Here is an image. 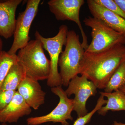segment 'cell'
<instances>
[{"label": "cell", "instance_id": "1", "mask_svg": "<svg viewBox=\"0 0 125 125\" xmlns=\"http://www.w3.org/2000/svg\"><path fill=\"white\" fill-rule=\"evenodd\" d=\"M125 59V45L118 44L97 53L85 52L80 74L99 89H104L109 79Z\"/></svg>", "mask_w": 125, "mask_h": 125}, {"label": "cell", "instance_id": "6", "mask_svg": "<svg viewBox=\"0 0 125 125\" xmlns=\"http://www.w3.org/2000/svg\"><path fill=\"white\" fill-rule=\"evenodd\" d=\"M51 91L60 99L56 106L46 115L28 118L27 120V125H39L52 122L61 123L62 125H69L67 121L73 120L71 113L73 111V99L69 98L62 86L52 87Z\"/></svg>", "mask_w": 125, "mask_h": 125}, {"label": "cell", "instance_id": "25", "mask_svg": "<svg viewBox=\"0 0 125 125\" xmlns=\"http://www.w3.org/2000/svg\"><path fill=\"white\" fill-rule=\"evenodd\" d=\"M1 125H7L6 123H2Z\"/></svg>", "mask_w": 125, "mask_h": 125}, {"label": "cell", "instance_id": "24", "mask_svg": "<svg viewBox=\"0 0 125 125\" xmlns=\"http://www.w3.org/2000/svg\"><path fill=\"white\" fill-rule=\"evenodd\" d=\"M120 90L125 95V85L123 86Z\"/></svg>", "mask_w": 125, "mask_h": 125}, {"label": "cell", "instance_id": "22", "mask_svg": "<svg viewBox=\"0 0 125 125\" xmlns=\"http://www.w3.org/2000/svg\"><path fill=\"white\" fill-rule=\"evenodd\" d=\"M112 125H125V123H121V122H118L115 121H114V123Z\"/></svg>", "mask_w": 125, "mask_h": 125}, {"label": "cell", "instance_id": "16", "mask_svg": "<svg viewBox=\"0 0 125 125\" xmlns=\"http://www.w3.org/2000/svg\"><path fill=\"white\" fill-rule=\"evenodd\" d=\"M125 85V59L109 79L104 88L105 93L120 90Z\"/></svg>", "mask_w": 125, "mask_h": 125}, {"label": "cell", "instance_id": "21", "mask_svg": "<svg viewBox=\"0 0 125 125\" xmlns=\"http://www.w3.org/2000/svg\"><path fill=\"white\" fill-rule=\"evenodd\" d=\"M114 1L125 12V0H114Z\"/></svg>", "mask_w": 125, "mask_h": 125}, {"label": "cell", "instance_id": "7", "mask_svg": "<svg viewBox=\"0 0 125 125\" xmlns=\"http://www.w3.org/2000/svg\"><path fill=\"white\" fill-rule=\"evenodd\" d=\"M40 0H28L24 11L21 12L16 22L14 40L7 52L15 55L20 49L24 47L30 41L29 33L32 23L37 15Z\"/></svg>", "mask_w": 125, "mask_h": 125}, {"label": "cell", "instance_id": "17", "mask_svg": "<svg viewBox=\"0 0 125 125\" xmlns=\"http://www.w3.org/2000/svg\"><path fill=\"white\" fill-rule=\"evenodd\" d=\"M17 62L16 54L11 55L5 51L0 53V89L10 67Z\"/></svg>", "mask_w": 125, "mask_h": 125}, {"label": "cell", "instance_id": "18", "mask_svg": "<svg viewBox=\"0 0 125 125\" xmlns=\"http://www.w3.org/2000/svg\"><path fill=\"white\" fill-rule=\"evenodd\" d=\"M107 102V100L105 99L104 96L101 94L94 108L85 115L78 117L74 121L73 125H85L89 123L94 114L101 109L103 105L106 104Z\"/></svg>", "mask_w": 125, "mask_h": 125}, {"label": "cell", "instance_id": "10", "mask_svg": "<svg viewBox=\"0 0 125 125\" xmlns=\"http://www.w3.org/2000/svg\"><path fill=\"white\" fill-rule=\"evenodd\" d=\"M22 2V0H8L0 2V36L8 39L13 36L16 9Z\"/></svg>", "mask_w": 125, "mask_h": 125}, {"label": "cell", "instance_id": "5", "mask_svg": "<svg viewBox=\"0 0 125 125\" xmlns=\"http://www.w3.org/2000/svg\"><path fill=\"white\" fill-rule=\"evenodd\" d=\"M68 31V27L63 24L59 28L57 34L52 37H44L38 31H36L34 34L36 39L42 42L43 48L50 56L51 72L47 80V85L51 88L62 85L60 72H58V61L62 52V47L66 43Z\"/></svg>", "mask_w": 125, "mask_h": 125}, {"label": "cell", "instance_id": "4", "mask_svg": "<svg viewBox=\"0 0 125 125\" xmlns=\"http://www.w3.org/2000/svg\"><path fill=\"white\" fill-rule=\"evenodd\" d=\"M83 22L92 29V41L85 52L98 53L118 44L125 45V34L115 31L102 21L88 16Z\"/></svg>", "mask_w": 125, "mask_h": 125}, {"label": "cell", "instance_id": "20", "mask_svg": "<svg viewBox=\"0 0 125 125\" xmlns=\"http://www.w3.org/2000/svg\"><path fill=\"white\" fill-rule=\"evenodd\" d=\"M15 92L0 90V114L10 102Z\"/></svg>", "mask_w": 125, "mask_h": 125}, {"label": "cell", "instance_id": "12", "mask_svg": "<svg viewBox=\"0 0 125 125\" xmlns=\"http://www.w3.org/2000/svg\"><path fill=\"white\" fill-rule=\"evenodd\" d=\"M87 3L93 17L102 21L115 31L125 34V20L94 0H88Z\"/></svg>", "mask_w": 125, "mask_h": 125}, {"label": "cell", "instance_id": "9", "mask_svg": "<svg viewBox=\"0 0 125 125\" xmlns=\"http://www.w3.org/2000/svg\"><path fill=\"white\" fill-rule=\"evenodd\" d=\"M65 90L68 97L74 94L73 111L78 117L83 116L88 113L86 108L87 100L91 96H95L97 88L92 81L84 75L75 76L70 81Z\"/></svg>", "mask_w": 125, "mask_h": 125}, {"label": "cell", "instance_id": "3", "mask_svg": "<svg viewBox=\"0 0 125 125\" xmlns=\"http://www.w3.org/2000/svg\"><path fill=\"white\" fill-rule=\"evenodd\" d=\"M85 51L79 35L73 30L69 31L64 50L61 54L58 61L62 85L67 87L72 79L80 74Z\"/></svg>", "mask_w": 125, "mask_h": 125}, {"label": "cell", "instance_id": "23", "mask_svg": "<svg viewBox=\"0 0 125 125\" xmlns=\"http://www.w3.org/2000/svg\"><path fill=\"white\" fill-rule=\"evenodd\" d=\"M2 47H3V42L1 39L0 38V53L2 51Z\"/></svg>", "mask_w": 125, "mask_h": 125}, {"label": "cell", "instance_id": "11", "mask_svg": "<svg viewBox=\"0 0 125 125\" xmlns=\"http://www.w3.org/2000/svg\"><path fill=\"white\" fill-rule=\"evenodd\" d=\"M17 91L27 104L34 110L45 103L46 94L38 81L26 77Z\"/></svg>", "mask_w": 125, "mask_h": 125}, {"label": "cell", "instance_id": "15", "mask_svg": "<svg viewBox=\"0 0 125 125\" xmlns=\"http://www.w3.org/2000/svg\"><path fill=\"white\" fill-rule=\"evenodd\" d=\"M26 77L22 67L17 62L10 67L0 90L16 92Z\"/></svg>", "mask_w": 125, "mask_h": 125}, {"label": "cell", "instance_id": "8", "mask_svg": "<svg viewBox=\"0 0 125 125\" xmlns=\"http://www.w3.org/2000/svg\"><path fill=\"white\" fill-rule=\"evenodd\" d=\"M84 3V0H51L47 4L49 10L57 20L69 21L76 23L82 36V46L85 50L89 44L80 19V9Z\"/></svg>", "mask_w": 125, "mask_h": 125}, {"label": "cell", "instance_id": "19", "mask_svg": "<svg viewBox=\"0 0 125 125\" xmlns=\"http://www.w3.org/2000/svg\"><path fill=\"white\" fill-rule=\"evenodd\" d=\"M99 4L108 9L125 20V12L117 4L114 0H94Z\"/></svg>", "mask_w": 125, "mask_h": 125}, {"label": "cell", "instance_id": "13", "mask_svg": "<svg viewBox=\"0 0 125 125\" xmlns=\"http://www.w3.org/2000/svg\"><path fill=\"white\" fill-rule=\"evenodd\" d=\"M31 112L32 108L16 91L10 102L0 114V123H17L21 118L29 115Z\"/></svg>", "mask_w": 125, "mask_h": 125}, {"label": "cell", "instance_id": "2", "mask_svg": "<svg viewBox=\"0 0 125 125\" xmlns=\"http://www.w3.org/2000/svg\"><path fill=\"white\" fill-rule=\"evenodd\" d=\"M16 55L27 78L38 81L48 79L51 72V62L45 55L40 40H30Z\"/></svg>", "mask_w": 125, "mask_h": 125}, {"label": "cell", "instance_id": "14", "mask_svg": "<svg viewBox=\"0 0 125 125\" xmlns=\"http://www.w3.org/2000/svg\"><path fill=\"white\" fill-rule=\"evenodd\" d=\"M100 94L107 98L105 106L102 107L98 111L99 114L105 116L108 111H125V95L120 90L111 93L100 92Z\"/></svg>", "mask_w": 125, "mask_h": 125}]
</instances>
